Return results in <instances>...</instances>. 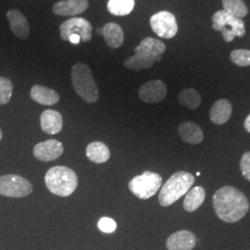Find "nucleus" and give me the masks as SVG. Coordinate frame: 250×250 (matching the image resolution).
Wrapping results in <instances>:
<instances>
[{
    "label": "nucleus",
    "instance_id": "f257e3e1",
    "mask_svg": "<svg viewBox=\"0 0 250 250\" xmlns=\"http://www.w3.org/2000/svg\"><path fill=\"white\" fill-rule=\"evenodd\" d=\"M213 206L219 219L228 224L240 221L250 209V202L245 194L230 186H225L216 191Z\"/></svg>",
    "mask_w": 250,
    "mask_h": 250
},
{
    "label": "nucleus",
    "instance_id": "f03ea898",
    "mask_svg": "<svg viewBox=\"0 0 250 250\" xmlns=\"http://www.w3.org/2000/svg\"><path fill=\"white\" fill-rule=\"evenodd\" d=\"M45 186L56 196L66 197L71 196L78 186L76 173L65 166H55L46 171Z\"/></svg>",
    "mask_w": 250,
    "mask_h": 250
},
{
    "label": "nucleus",
    "instance_id": "7ed1b4c3",
    "mask_svg": "<svg viewBox=\"0 0 250 250\" xmlns=\"http://www.w3.org/2000/svg\"><path fill=\"white\" fill-rule=\"evenodd\" d=\"M195 183V177L188 171H177L170 176L161 188L159 202L162 207L175 203L179 198L188 194Z\"/></svg>",
    "mask_w": 250,
    "mask_h": 250
},
{
    "label": "nucleus",
    "instance_id": "20e7f679",
    "mask_svg": "<svg viewBox=\"0 0 250 250\" xmlns=\"http://www.w3.org/2000/svg\"><path fill=\"white\" fill-rule=\"evenodd\" d=\"M72 82L75 92L87 103H95L99 99V87L89 67L78 62L72 69Z\"/></svg>",
    "mask_w": 250,
    "mask_h": 250
},
{
    "label": "nucleus",
    "instance_id": "39448f33",
    "mask_svg": "<svg viewBox=\"0 0 250 250\" xmlns=\"http://www.w3.org/2000/svg\"><path fill=\"white\" fill-rule=\"evenodd\" d=\"M212 21L213 29L223 34L224 41L226 42H232L235 36L243 37L246 34L245 23L242 19L233 16L224 9L213 14Z\"/></svg>",
    "mask_w": 250,
    "mask_h": 250
},
{
    "label": "nucleus",
    "instance_id": "423d86ee",
    "mask_svg": "<svg viewBox=\"0 0 250 250\" xmlns=\"http://www.w3.org/2000/svg\"><path fill=\"white\" fill-rule=\"evenodd\" d=\"M161 184L162 177L159 173L146 170L129 182V189L135 197L146 200L153 197L160 190Z\"/></svg>",
    "mask_w": 250,
    "mask_h": 250
},
{
    "label": "nucleus",
    "instance_id": "0eeeda50",
    "mask_svg": "<svg viewBox=\"0 0 250 250\" xmlns=\"http://www.w3.org/2000/svg\"><path fill=\"white\" fill-rule=\"evenodd\" d=\"M33 192V186L20 175L7 174L0 176V195L5 197L21 198L29 196Z\"/></svg>",
    "mask_w": 250,
    "mask_h": 250
},
{
    "label": "nucleus",
    "instance_id": "6e6552de",
    "mask_svg": "<svg viewBox=\"0 0 250 250\" xmlns=\"http://www.w3.org/2000/svg\"><path fill=\"white\" fill-rule=\"evenodd\" d=\"M150 26L157 36L165 39L174 37L178 32L176 18L169 11H160L154 14L150 18Z\"/></svg>",
    "mask_w": 250,
    "mask_h": 250
},
{
    "label": "nucleus",
    "instance_id": "1a4fd4ad",
    "mask_svg": "<svg viewBox=\"0 0 250 250\" xmlns=\"http://www.w3.org/2000/svg\"><path fill=\"white\" fill-rule=\"evenodd\" d=\"M61 37L63 41H69L70 36H80L82 42H88L92 38V25L83 18H72L67 20L60 27Z\"/></svg>",
    "mask_w": 250,
    "mask_h": 250
},
{
    "label": "nucleus",
    "instance_id": "9d476101",
    "mask_svg": "<svg viewBox=\"0 0 250 250\" xmlns=\"http://www.w3.org/2000/svg\"><path fill=\"white\" fill-rule=\"evenodd\" d=\"M166 96L167 85L161 80L149 81L138 90V97L145 103H159L165 99Z\"/></svg>",
    "mask_w": 250,
    "mask_h": 250
},
{
    "label": "nucleus",
    "instance_id": "9b49d317",
    "mask_svg": "<svg viewBox=\"0 0 250 250\" xmlns=\"http://www.w3.org/2000/svg\"><path fill=\"white\" fill-rule=\"evenodd\" d=\"M64 152V147L62 142L55 140V139H49L45 142H40L36 145L34 147V155L38 161H53L60 157Z\"/></svg>",
    "mask_w": 250,
    "mask_h": 250
},
{
    "label": "nucleus",
    "instance_id": "f8f14e48",
    "mask_svg": "<svg viewBox=\"0 0 250 250\" xmlns=\"http://www.w3.org/2000/svg\"><path fill=\"white\" fill-rule=\"evenodd\" d=\"M197 244L196 235L188 230H181L170 234L166 242L168 250H192Z\"/></svg>",
    "mask_w": 250,
    "mask_h": 250
},
{
    "label": "nucleus",
    "instance_id": "ddd939ff",
    "mask_svg": "<svg viewBox=\"0 0 250 250\" xmlns=\"http://www.w3.org/2000/svg\"><path fill=\"white\" fill-rule=\"evenodd\" d=\"M9 27L13 35L19 39L26 40L30 36V25L25 16L18 9H9L7 13Z\"/></svg>",
    "mask_w": 250,
    "mask_h": 250
},
{
    "label": "nucleus",
    "instance_id": "4468645a",
    "mask_svg": "<svg viewBox=\"0 0 250 250\" xmlns=\"http://www.w3.org/2000/svg\"><path fill=\"white\" fill-rule=\"evenodd\" d=\"M89 7L87 0H62L54 4V14L59 16H75L84 12Z\"/></svg>",
    "mask_w": 250,
    "mask_h": 250
},
{
    "label": "nucleus",
    "instance_id": "2eb2a0df",
    "mask_svg": "<svg viewBox=\"0 0 250 250\" xmlns=\"http://www.w3.org/2000/svg\"><path fill=\"white\" fill-rule=\"evenodd\" d=\"M134 54L139 53L146 55L156 59L159 62L161 61L162 54L166 51V45L159 39L153 37H146L141 41L139 45L134 49Z\"/></svg>",
    "mask_w": 250,
    "mask_h": 250
},
{
    "label": "nucleus",
    "instance_id": "dca6fc26",
    "mask_svg": "<svg viewBox=\"0 0 250 250\" xmlns=\"http://www.w3.org/2000/svg\"><path fill=\"white\" fill-rule=\"evenodd\" d=\"M40 125L42 130L46 134H59L62 130V116L57 110L46 109L41 114Z\"/></svg>",
    "mask_w": 250,
    "mask_h": 250
},
{
    "label": "nucleus",
    "instance_id": "f3484780",
    "mask_svg": "<svg viewBox=\"0 0 250 250\" xmlns=\"http://www.w3.org/2000/svg\"><path fill=\"white\" fill-rule=\"evenodd\" d=\"M232 110V104L228 100L220 99L216 101L210 108V120L215 125H224L231 118Z\"/></svg>",
    "mask_w": 250,
    "mask_h": 250
},
{
    "label": "nucleus",
    "instance_id": "a211bd4d",
    "mask_svg": "<svg viewBox=\"0 0 250 250\" xmlns=\"http://www.w3.org/2000/svg\"><path fill=\"white\" fill-rule=\"evenodd\" d=\"M31 99L44 106H52L60 101L59 94L53 89L36 84L30 92Z\"/></svg>",
    "mask_w": 250,
    "mask_h": 250
},
{
    "label": "nucleus",
    "instance_id": "6ab92c4d",
    "mask_svg": "<svg viewBox=\"0 0 250 250\" xmlns=\"http://www.w3.org/2000/svg\"><path fill=\"white\" fill-rule=\"evenodd\" d=\"M178 133L185 142L191 145H198L204 139V134L200 127L192 122L182 123L179 125Z\"/></svg>",
    "mask_w": 250,
    "mask_h": 250
},
{
    "label": "nucleus",
    "instance_id": "aec40b11",
    "mask_svg": "<svg viewBox=\"0 0 250 250\" xmlns=\"http://www.w3.org/2000/svg\"><path fill=\"white\" fill-rule=\"evenodd\" d=\"M103 37L107 45L111 48H119L125 41L123 28L114 22H108L103 27Z\"/></svg>",
    "mask_w": 250,
    "mask_h": 250
},
{
    "label": "nucleus",
    "instance_id": "412c9836",
    "mask_svg": "<svg viewBox=\"0 0 250 250\" xmlns=\"http://www.w3.org/2000/svg\"><path fill=\"white\" fill-rule=\"evenodd\" d=\"M85 154L89 161L98 164L107 162L110 157V152L107 145L99 141L90 143L86 147Z\"/></svg>",
    "mask_w": 250,
    "mask_h": 250
},
{
    "label": "nucleus",
    "instance_id": "4be33fe9",
    "mask_svg": "<svg viewBox=\"0 0 250 250\" xmlns=\"http://www.w3.org/2000/svg\"><path fill=\"white\" fill-rule=\"evenodd\" d=\"M205 189L202 187H195L191 188L187 194L184 200V208L188 212H193L197 210L205 200Z\"/></svg>",
    "mask_w": 250,
    "mask_h": 250
},
{
    "label": "nucleus",
    "instance_id": "5701e85b",
    "mask_svg": "<svg viewBox=\"0 0 250 250\" xmlns=\"http://www.w3.org/2000/svg\"><path fill=\"white\" fill-rule=\"evenodd\" d=\"M156 62H158V61L152 57L136 53L125 60V66L129 70L139 72L142 70L150 69Z\"/></svg>",
    "mask_w": 250,
    "mask_h": 250
},
{
    "label": "nucleus",
    "instance_id": "b1692460",
    "mask_svg": "<svg viewBox=\"0 0 250 250\" xmlns=\"http://www.w3.org/2000/svg\"><path fill=\"white\" fill-rule=\"evenodd\" d=\"M179 103L190 109H196L201 104V96L194 88L183 89L178 95Z\"/></svg>",
    "mask_w": 250,
    "mask_h": 250
},
{
    "label": "nucleus",
    "instance_id": "393cba45",
    "mask_svg": "<svg viewBox=\"0 0 250 250\" xmlns=\"http://www.w3.org/2000/svg\"><path fill=\"white\" fill-rule=\"evenodd\" d=\"M107 10L115 16H126L134 8V0H108Z\"/></svg>",
    "mask_w": 250,
    "mask_h": 250
},
{
    "label": "nucleus",
    "instance_id": "a878e982",
    "mask_svg": "<svg viewBox=\"0 0 250 250\" xmlns=\"http://www.w3.org/2000/svg\"><path fill=\"white\" fill-rule=\"evenodd\" d=\"M225 11L237 18H244L248 15L249 9L243 0H223Z\"/></svg>",
    "mask_w": 250,
    "mask_h": 250
},
{
    "label": "nucleus",
    "instance_id": "bb28decb",
    "mask_svg": "<svg viewBox=\"0 0 250 250\" xmlns=\"http://www.w3.org/2000/svg\"><path fill=\"white\" fill-rule=\"evenodd\" d=\"M13 93V84L11 81L0 76V105L8 104Z\"/></svg>",
    "mask_w": 250,
    "mask_h": 250
},
{
    "label": "nucleus",
    "instance_id": "cd10ccee",
    "mask_svg": "<svg viewBox=\"0 0 250 250\" xmlns=\"http://www.w3.org/2000/svg\"><path fill=\"white\" fill-rule=\"evenodd\" d=\"M232 62L239 67L250 66V50L249 49H235L231 53Z\"/></svg>",
    "mask_w": 250,
    "mask_h": 250
},
{
    "label": "nucleus",
    "instance_id": "c85d7f7f",
    "mask_svg": "<svg viewBox=\"0 0 250 250\" xmlns=\"http://www.w3.org/2000/svg\"><path fill=\"white\" fill-rule=\"evenodd\" d=\"M99 230L106 233H111L114 232L117 229L116 222L108 217H103L99 220Z\"/></svg>",
    "mask_w": 250,
    "mask_h": 250
},
{
    "label": "nucleus",
    "instance_id": "c756f323",
    "mask_svg": "<svg viewBox=\"0 0 250 250\" xmlns=\"http://www.w3.org/2000/svg\"><path fill=\"white\" fill-rule=\"evenodd\" d=\"M240 170L243 176L250 182V151L243 154L240 161Z\"/></svg>",
    "mask_w": 250,
    "mask_h": 250
},
{
    "label": "nucleus",
    "instance_id": "7c9ffc66",
    "mask_svg": "<svg viewBox=\"0 0 250 250\" xmlns=\"http://www.w3.org/2000/svg\"><path fill=\"white\" fill-rule=\"evenodd\" d=\"M69 42H71L73 45H78L81 42L80 36H76V35L70 36Z\"/></svg>",
    "mask_w": 250,
    "mask_h": 250
},
{
    "label": "nucleus",
    "instance_id": "2f4dec72",
    "mask_svg": "<svg viewBox=\"0 0 250 250\" xmlns=\"http://www.w3.org/2000/svg\"><path fill=\"white\" fill-rule=\"evenodd\" d=\"M244 126H245V129L247 130V132L250 134V114L246 118L245 123H244Z\"/></svg>",
    "mask_w": 250,
    "mask_h": 250
},
{
    "label": "nucleus",
    "instance_id": "473e14b6",
    "mask_svg": "<svg viewBox=\"0 0 250 250\" xmlns=\"http://www.w3.org/2000/svg\"><path fill=\"white\" fill-rule=\"evenodd\" d=\"M97 35H99V36H103V28H99V29H97Z\"/></svg>",
    "mask_w": 250,
    "mask_h": 250
},
{
    "label": "nucleus",
    "instance_id": "72a5a7b5",
    "mask_svg": "<svg viewBox=\"0 0 250 250\" xmlns=\"http://www.w3.org/2000/svg\"><path fill=\"white\" fill-rule=\"evenodd\" d=\"M2 136H3V134H2V131H1V129H0V140L2 139Z\"/></svg>",
    "mask_w": 250,
    "mask_h": 250
}]
</instances>
